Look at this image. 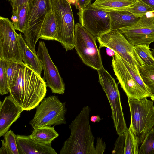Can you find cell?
<instances>
[{
  "instance_id": "cell-1",
  "label": "cell",
  "mask_w": 154,
  "mask_h": 154,
  "mask_svg": "<svg viewBox=\"0 0 154 154\" xmlns=\"http://www.w3.org/2000/svg\"><path fill=\"white\" fill-rule=\"evenodd\" d=\"M41 75L24 63L18 68L9 87L10 94L23 111L37 106L45 96L46 84Z\"/></svg>"
},
{
  "instance_id": "cell-2",
  "label": "cell",
  "mask_w": 154,
  "mask_h": 154,
  "mask_svg": "<svg viewBox=\"0 0 154 154\" xmlns=\"http://www.w3.org/2000/svg\"><path fill=\"white\" fill-rule=\"evenodd\" d=\"M91 109L84 106L69 127L71 132L64 142L60 154H96L94 137L89 124Z\"/></svg>"
},
{
  "instance_id": "cell-3",
  "label": "cell",
  "mask_w": 154,
  "mask_h": 154,
  "mask_svg": "<svg viewBox=\"0 0 154 154\" xmlns=\"http://www.w3.org/2000/svg\"><path fill=\"white\" fill-rule=\"evenodd\" d=\"M131 121L129 130L141 144L154 126L153 102L145 97L138 100L128 98Z\"/></svg>"
},
{
  "instance_id": "cell-4",
  "label": "cell",
  "mask_w": 154,
  "mask_h": 154,
  "mask_svg": "<svg viewBox=\"0 0 154 154\" xmlns=\"http://www.w3.org/2000/svg\"><path fill=\"white\" fill-rule=\"evenodd\" d=\"M71 3L68 0H51L58 25L57 41L66 51L75 48V26Z\"/></svg>"
},
{
  "instance_id": "cell-5",
  "label": "cell",
  "mask_w": 154,
  "mask_h": 154,
  "mask_svg": "<svg viewBox=\"0 0 154 154\" xmlns=\"http://www.w3.org/2000/svg\"><path fill=\"white\" fill-rule=\"evenodd\" d=\"M99 49L106 47L119 56L133 69L143 66L142 61L136 52L134 47L119 30H110L97 38Z\"/></svg>"
},
{
  "instance_id": "cell-6",
  "label": "cell",
  "mask_w": 154,
  "mask_h": 154,
  "mask_svg": "<svg viewBox=\"0 0 154 154\" xmlns=\"http://www.w3.org/2000/svg\"><path fill=\"white\" fill-rule=\"evenodd\" d=\"M96 39L80 23H76L74 42L77 53L85 64L98 71L103 67Z\"/></svg>"
},
{
  "instance_id": "cell-7",
  "label": "cell",
  "mask_w": 154,
  "mask_h": 154,
  "mask_svg": "<svg viewBox=\"0 0 154 154\" xmlns=\"http://www.w3.org/2000/svg\"><path fill=\"white\" fill-rule=\"evenodd\" d=\"M97 71L99 82L105 92L110 105L111 117L117 134H122L128 129L121 104L118 84L114 79L103 68Z\"/></svg>"
},
{
  "instance_id": "cell-8",
  "label": "cell",
  "mask_w": 154,
  "mask_h": 154,
  "mask_svg": "<svg viewBox=\"0 0 154 154\" xmlns=\"http://www.w3.org/2000/svg\"><path fill=\"white\" fill-rule=\"evenodd\" d=\"M65 103L55 96L48 97L38 106L33 119L29 122L33 129L66 124Z\"/></svg>"
},
{
  "instance_id": "cell-9",
  "label": "cell",
  "mask_w": 154,
  "mask_h": 154,
  "mask_svg": "<svg viewBox=\"0 0 154 154\" xmlns=\"http://www.w3.org/2000/svg\"><path fill=\"white\" fill-rule=\"evenodd\" d=\"M52 9L51 0H31L28 3L27 22L23 33L25 42L35 54H36L35 48L40 38L42 23Z\"/></svg>"
},
{
  "instance_id": "cell-10",
  "label": "cell",
  "mask_w": 154,
  "mask_h": 154,
  "mask_svg": "<svg viewBox=\"0 0 154 154\" xmlns=\"http://www.w3.org/2000/svg\"><path fill=\"white\" fill-rule=\"evenodd\" d=\"M8 18L0 17V59L23 63L17 33Z\"/></svg>"
},
{
  "instance_id": "cell-11",
  "label": "cell",
  "mask_w": 154,
  "mask_h": 154,
  "mask_svg": "<svg viewBox=\"0 0 154 154\" xmlns=\"http://www.w3.org/2000/svg\"><path fill=\"white\" fill-rule=\"evenodd\" d=\"M77 14L80 23L97 39L111 29L109 13L94 7L91 3Z\"/></svg>"
},
{
  "instance_id": "cell-12",
  "label": "cell",
  "mask_w": 154,
  "mask_h": 154,
  "mask_svg": "<svg viewBox=\"0 0 154 154\" xmlns=\"http://www.w3.org/2000/svg\"><path fill=\"white\" fill-rule=\"evenodd\" d=\"M112 66L115 74L128 98L140 100L150 97L135 81L126 67L122 59L116 53L112 57Z\"/></svg>"
},
{
  "instance_id": "cell-13",
  "label": "cell",
  "mask_w": 154,
  "mask_h": 154,
  "mask_svg": "<svg viewBox=\"0 0 154 154\" xmlns=\"http://www.w3.org/2000/svg\"><path fill=\"white\" fill-rule=\"evenodd\" d=\"M119 30L134 46L141 45L149 46L154 42V15L149 17L144 15L134 24Z\"/></svg>"
},
{
  "instance_id": "cell-14",
  "label": "cell",
  "mask_w": 154,
  "mask_h": 154,
  "mask_svg": "<svg viewBox=\"0 0 154 154\" xmlns=\"http://www.w3.org/2000/svg\"><path fill=\"white\" fill-rule=\"evenodd\" d=\"M36 53L42 63L44 71L43 78L46 80L47 86L49 87L53 93L61 94L64 93V83L57 67L51 58L44 41L39 42Z\"/></svg>"
},
{
  "instance_id": "cell-15",
  "label": "cell",
  "mask_w": 154,
  "mask_h": 154,
  "mask_svg": "<svg viewBox=\"0 0 154 154\" xmlns=\"http://www.w3.org/2000/svg\"><path fill=\"white\" fill-rule=\"evenodd\" d=\"M23 111L10 94L0 105V136H3Z\"/></svg>"
},
{
  "instance_id": "cell-16",
  "label": "cell",
  "mask_w": 154,
  "mask_h": 154,
  "mask_svg": "<svg viewBox=\"0 0 154 154\" xmlns=\"http://www.w3.org/2000/svg\"><path fill=\"white\" fill-rule=\"evenodd\" d=\"M17 142L19 154H56L51 145L38 143L29 136L17 135Z\"/></svg>"
},
{
  "instance_id": "cell-17",
  "label": "cell",
  "mask_w": 154,
  "mask_h": 154,
  "mask_svg": "<svg viewBox=\"0 0 154 154\" xmlns=\"http://www.w3.org/2000/svg\"><path fill=\"white\" fill-rule=\"evenodd\" d=\"M17 35L23 63L41 75L43 68L39 58L28 46L21 34Z\"/></svg>"
},
{
  "instance_id": "cell-18",
  "label": "cell",
  "mask_w": 154,
  "mask_h": 154,
  "mask_svg": "<svg viewBox=\"0 0 154 154\" xmlns=\"http://www.w3.org/2000/svg\"><path fill=\"white\" fill-rule=\"evenodd\" d=\"M57 29L56 18L52 9L46 14L42 23L40 38L47 40L56 41Z\"/></svg>"
},
{
  "instance_id": "cell-19",
  "label": "cell",
  "mask_w": 154,
  "mask_h": 154,
  "mask_svg": "<svg viewBox=\"0 0 154 154\" xmlns=\"http://www.w3.org/2000/svg\"><path fill=\"white\" fill-rule=\"evenodd\" d=\"M108 12L111 19V30H119L130 26L139 19L126 10Z\"/></svg>"
},
{
  "instance_id": "cell-20",
  "label": "cell",
  "mask_w": 154,
  "mask_h": 154,
  "mask_svg": "<svg viewBox=\"0 0 154 154\" xmlns=\"http://www.w3.org/2000/svg\"><path fill=\"white\" fill-rule=\"evenodd\" d=\"M137 0H95L92 4L94 7L106 12L125 10L132 6Z\"/></svg>"
},
{
  "instance_id": "cell-21",
  "label": "cell",
  "mask_w": 154,
  "mask_h": 154,
  "mask_svg": "<svg viewBox=\"0 0 154 154\" xmlns=\"http://www.w3.org/2000/svg\"><path fill=\"white\" fill-rule=\"evenodd\" d=\"M58 136L54 126H47L34 129L32 134L29 136L38 143L51 145L52 141Z\"/></svg>"
},
{
  "instance_id": "cell-22",
  "label": "cell",
  "mask_w": 154,
  "mask_h": 154,
  "mask_svg": "<svg viewBox=\"0 0 154 154\" xmlns=\"http://www.w3.org/2000/svg\"><path fill=\"white\" fill-rule=\"evenodd\" d=\"M28 3H24L12 10L11 17L15 30L23 33L27 22Z\"/></svg>"
},
{
  "instance_id": "cell-23",
  "label": "cell",
  "mask_w": 154,
  "mask_h": 154,
  "mask_svg": "<svg viewBox=\"0 0 154 154\" xmlns=\"http://www.w3.org/2000/svg\"><path fill=\"white\" fill-rule=\"evenodd\" d=\"M140 75L144 83L154 94V64L138 67Z\"/></svg>"
},
{
  "instance_id": "cell-24",
  "label": "cell",
  "mask_w": 154,
  "mask_h": 154,
  "mask_svg": "<svg viewBox=\"0 0 154 154\" xmlns=\"http://www.w3.org/2000/svg\"><path fill=\"white\" fill-rule=\"evenodd\" d=\"M124 154H139V146L140 143L138 140L128 128L124 132Z\"/></svg>"
},
{
  "instance_id": "cell-25",
  "label": "cell",
  "mask_w": 154,
  "mask_h": 154,
  "mask_svg": "<svg viewBox=\"0 0 154 154\" xmlns=\"http://www.w3.org/2000/svg\"><path fill=\"white\" fill-rule=\"evenodd\" d=\"M126 10L139 18L146 15L147 13H154L153 9L141 0H137L132 6Z\"/></svg>"
},
{
  "instance_id": "cell-26",
  "label": "cell",
  "mask_w": 154,
  "mask_h": 154,
  "mask_svg": "<svg viewBox=\"0 0 154 154\" xmlns=\"http://www.w3.org/2000/svg\"><path fill=\"white\" fill-rule=\"evenodd\" d=\"M134 48L142 61L143 66L154 64V57L149 46L145 45H141L135 46Z\"/></svg>"
},
{
  "instance_id": "cell-27",
  "label": "cell",
  "mask_w": 154,
  "mask_h": 154,
  "mask_svg": "<svg viewBox=\"0 0 154 154\" xmlns=\"http://www.w3.org/2000/svg\"><path fill=\"white\" fill-rule=\"evenodd\" d=\"M3 136L7 154H19L17 142V135L10 130Z\"/></svg>"
},
{
  "instance_id": "cell-28",
  "label": "cell",
  "mask_w": 154,
  "mask_h": 154,
  "mask_svg": "<svg viewBox=\"0 0 154 154\" xmlns=\"http://www.w3.org/2000/svg\"><path fill=\"white\" fill-rule=\"evenodd\" d=\"M139 154H154V128L149 132L141 144Z\"/></svg>"
},
{
  "instance_id": "cell-29",
  "label": "cell",
  "mask_w": 154,
  "mask_h": 154,
  "mask_svg": "<svg viewBox=\"0 0 154 154\" xmlns=\"http://www.w3.org/2000/svg\"><path fill=\"white\" fill-rule=\"evenodd\" d=\"M9 92L8 80L5 70V61L0 59V94L1 95Z\"/></svg>"
},
{
  "instance_id": "cell-30",
  "label": "cell",
  "mask_w": 154,
  "mask_h": 154,
  "mask_svg": "<svg viewBox=\"0 0 154 154\" xmlns=\"http://www.w3.org/2000/svg\"><path fill=\"white\" fill-rule=\"evenodd\" d=\"M20 63L12 61H5V70L8 79L9 88L13 82Z\"/></svg>"
},
{
  "instance_id": "cell-31",
  "label": "cell",
  "mask_w": 154,
  "mask_h": 154,
  "mask_svg": "<svg viewBox=\"0 0 154 154\" xmlns=\"http://www.w3.org/2000/svg\"><path fill=\"white\" fill-rule=\"evenodd\" d=\"M106 144L103 141L102 138L97 137L95 147L96 154H102L105 152Z\"/></svg>"
},
{
  "instance_id": "cell-32",
  "label": "cell",
  "mask_w": 154,
  "mask_h": 154,
  "mask_svg": "<svg viewBox=\"0 0 154 154\" xmlns=\"http://www.w3.org/2000/svg\"><path fill=\"white\" fill-rule=\"evenodd\" d=\"M91 0H76V8L79 10H82L90 4Z\"/></svg>"
},
{
  "instance_id": "cell-33",
  "label": "cell",
  "mask_w": 154,
  "mask_h": 154,
  "mask_svg": "<svg viewBox=\"0 0 154 154\" xmlns=\"http://www.w3.org/2000/svg\"><path fill=\"white\" fill-rule=\"evenodd\" d=\"M9 2L12 10L15 9L18 6L24 3H29L31 0H6Z\"/></svg>"
},
{
  "instance_id": "cell-34",
  "label": "cell",
  "mask_w": 154,
  "mask_h": 154,
  "mask_svg": "<svg viewBox=\"0 0 154 154\" xmlns=\"http://www.w3.org/2000/svg\"><path fill=\"white\" fill-rule=\"evenodd\" d=\"M2 143V146L0 149V154H7V151L5 145L4 140H1Z\"/></svg>"
},
{
  "instance_id": "cell-35",
  "label": "cell",
  "mask_w": 154,
  "mask_h": 154,
  "mask_svg": "<svg viewBox=\"0 0 154 154\" xmlns=\"http://www.w3.org/2000/svg\"><path fill=\"white\" fill-rule=\"evenodd\" d=\"M101 119L98 115H93L91 117L90 119L91 121L93 123L99 122Z\"/></svg>"
},
{
  "instance_id": "cell-36",
  "label": "cell",
  "mask_w": 154,
  "mask_h": 154,
  "mask_svg": "<svg viewBox=\"0 0 154 154\" xmlns=\"http://www.w3.org/2000/svg\"><path fill=\"white\" fill-rule=\"evenodd\" d=\"M151 7L154 10V0H141Z\"/></svg>"
},
{
  "instance_id": "cell-37",
  "label": "cell",
  "mask_w": 154,
  "mask_h": 154,
  "mask_svg": "<svg viewBox=\"0 0 154 154\" xmlns=\"http://www.w3.org/2000/svg\"><path fill=\"white\" fill-rule=\"evenodd\" d=\"M71 4H75V3L76 0H68Z\"/></svg>"
},
{
  "instance_id": "cell-38",
  "label": "cell",
  "mask_w": 154,
  "mask_h": 154,
  "mask_svg": "<svg viewBox=\"0 0 154 154\" xmlns=\"http://www.w3.org/2000/svg\"><path fill=\"white\" fill-rule=\"evenodd\" d=\"M151 100L152 101H154V94H152L150 97Z\"/></svg>"
},
{
  "instance_id": "cell-39",
  "label": "cell",
  "mask_w": 154,
  "mask_h": 154,
  "mask_svg": "<svg viewBox=\"0 0 154 154\" xmlns=\"http://www.w3.org/2000/svg\"><path fill=\"white\" fill-rule=\"evenodd\" d=\"M152 53V54L153 55V57H154V48L152 49V50L151 51Z\"/></svg>"
}]
</instances>
